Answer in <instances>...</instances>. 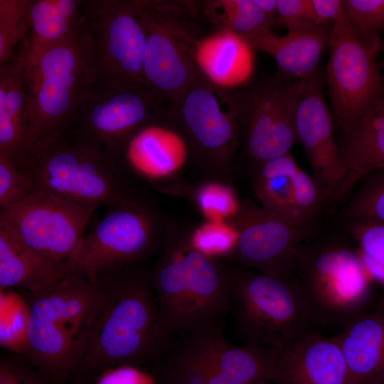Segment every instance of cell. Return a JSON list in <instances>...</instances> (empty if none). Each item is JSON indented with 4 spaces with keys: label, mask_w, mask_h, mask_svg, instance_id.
I'll use <instances>...</instances> for the list:
<instances>
[{
    "label": "cell",
    "mask_w": 384,
    "mask_h": 384,
    "mask_svg": "<svg viewBox=\"0 0 384 384\" xmlns=\"http://www.w3.org/2000/svg\"><path fill=\"white\" fill-rule=\"evenodd\" d=\"M192 4L137 0L136 14L146 36L144 83L169 106L203 80L194 57L199 36L192 21Z\"/></svg>",
    "instance_id": "7"
},
{
    "label": "cell",
    "mask_w": 384,
    "mask_h": 384,
    "mask_svg": "<svg viewBox=\"0 0 384 384\" xmlns=\"http://www.w3.org/2000/svg\"><path fill=\"white\" fill-rule=\"evenodd\" d=\"M344 356L351 384H370L384 373V309L363 312L333 337Z\"/></svg>",
    "instance_id": "23"
},
{
    "label": "cell",
    "mask_w": 384,
    "mask_h": 384,
    "mask_svg": "<svg viewBox=\"0 0 384 384\" xmlns=\"http://www.w3.org/2000/svg\"><path fill=\"white\" fill-rule=\"evenodd\" d=\"M370 384H384V373H383L380 376H379L377 379H375Z\"/></svg>",
    "instance_id": "44"
},
{
    "label": "cell",
    "mask_w": 384,
    "mask_h": 384,
    "mask_svg": "<svg viewBox=\"0 0 384 384\" xmlns=\"http://www.w3.org/2000/svg\"><path fill=\"white\" fill-rule=\"evenodd\" d=\"M254 50L238 34L220 28L199 37L195 62L208 83L223 90L236 91L244 87L252 75Z\"/></svg>",
    "instance_id": "22"
},
{
    "label": "cell",
    "mask_w": 384,
    "mask_h": 384,
    "mask_svg": "<svg viewBox=\"0 0 384 384\" xmlns=\"http://www.w3.org/2000/svg\"><path fill=\"white\" fill-rule=\"evenodd\" d=\"M134 266L102 276L97 315L75 370L95 378L161 358L171 338L159 314L151 274Z\"/></svg>",
    "instance_id": "1"
},
{
    "label": "cell",
    "mask_w": 384,
    "mask_h": 384,
    "mask_svg": "<svg viewBox=\"0 0 384 384\" xmlns=\"http://www.w3.org/2000/svg\"><path fill=\"white\" fill-rule=\"evenodd\" d=\"M137 0L83 1L84 16L97 48L96 85H144L146 33L137 14Z\"/></svg>",
    "instance_id": "13"
},
{
    "label": "cell",
    "mask_w": 384,
    "mask_h": 384,
    "mask_svg": "<svg viewBox=\"0 0 384 384\" xmlns=\"http://www.w3.org/2000/svg\"><path fill=\"white\" fill-rule=\"evenodd\" d=\"M263 13L275 23L277 17V0H255Z\"/></svg>",
    "instance_id": "43"
},
{
    "label": "cell",
    "mask_w": 384,
    "mask_h": 384,
    "mask_svg": "<svg viewBox=\"0 0 384 384\" xmlns=\"http://www.w3.org/2000/svg\"><path fill=\"white\" fill-rule=\"evenodd\" d=\"M21 52L0 66V154L14 162L21 155L27 130V92Z\"/></svg>",
    "instance_id": "26"
},
{
    "label": "cell",
    "mask_w": 384,
    "mask_h": 384,
    "mask_svg": "<svg viewBox=\"0 0 384 384\" xmlns=\"http://www.w3.org/2000/svg\"><path fill=\"white\" fill-rule=\"evenodd\" d=\"M333 25L297 21L284 26L287 32L284 36H277L271 31L238 35L252 49L274 58L277 75L287 80H302L318 68L320 58L329 48Z\"/></svg>",
    "instance_id": "21"
},
{
    "label": "cell",
    "mask_w": 384,
    "mask_h": 384,
    "mask_svg": "<svg viewBox=\"0 0 384 384\" xmlns=\"http://www.w3.org/2000/svg\"><path fill=\"white\" fill-rule=\"evenodd\" d=\"M351 233L358 245L359 252L384 270V222L352 220Z\"/></svg>",
    "instance_id": "38"
},
{
    "label": "cell",
    "mask_w": 384,
    "mask_h": 384,
    "mask_svg": "<svg viewBox=\"0 0 384 384\" xmlns=\"http://www.w3.org/2000/svg\"><path fill=\"white\" fill-rule=\"evenodd\" d=\"M33 0H0V65L13 56L16 44L31 31Z\"/></svg>",
    "instance_id": "31"
},
{
    "label": "cell",
    "mask_w": 384,
    "mask_h": 384,
    "mask_svg": "<svg viewBox=\"0 0 384 384\" xmlns=\"http://www.w3.org/2000/svg\"><path fill=\"white\" fill-rule=\"evenodd\" d=\"M324 82L319 68L304 78L296 131L325 201H334L344 197L347 171L335 143L333 117L323 95Z\"/></svg>",
    "instance_id": "17"
},
{
    "label": "cell",
    "mask_w": 384,
    "mask_h": 384,
    "mask_svg": "<svg viewBox=\"0 0 384 384\" xmlns=\"http://www.w3.org/2000/svg\"><path fill=\"white\" fill-rule=\"evenodd\" d=\"M228 222L237 231L230 258L242 267L267 275L279 278L294 276V257L306 229L252 206L242 205Z\"/></svg>",
    "instance_id": "16"
},
{
    "label": "cell",
    "mask_w": 384,
    "mask_h": 384,
    "mask_svg": "<svg viewBox=\"0 0 384 384\" xmlns=\"http://www.w3.org/2000/svg\"><path fill=\"white\" fill-rule=\"evenodd\" d=\"M235 331L246 346L280 348L324 325L296 276L230 268Z\"/></svg>",
    "instance_id": "5"
},
{
    "label": "cell",
    "mask_w": 384,
    "mask_h": 384,
    "mask_svg": "<svg viewBox=\"0 0 384 384\" xmlns=\"http://www.w3.org/2000/svg\"><path fill=\"white\" fill-rule=\"evenodd\" d=\"M193 200L207 220L229 221L239 212L241 204L231 186L208 181L193 191Z\"/></svg>",
    "instance_id": "32"
},
{
    "label": "cell",
    "mask_w": 384,
    "mask_h": 384,
    "mask_svg": "<svg viewBox=\"0 0 384 384\" xmlns=\"http://www.w3.org/2000/svg\"><path fill=\"white\" fill-rule=\"evenodd\" d=\"M95 384H156L155 379L138 367L122 366L103 371Z\"/></svg>",
    "instance_id": "41"
},
{
    "label": "cell",
    "mask_w": 384,
    "mask_h": 384,
    "mask_svg": "<svg viewBox=\"0 0 384 384\" xmlns=\"http://www.w3.org/2000/svg\"><path fill=\"white\" fill-rule=\"evenodd\" d=\"M294 272L324 325L343 327L365 312L371 277L358 250L335 242L302 243Z\"/></svg>",
    "instance_id": "8"
},
{
    "label": "cell",
    "mask_w": 384,
    "mask_h": 384,
    "mask_svg": "<svg viewBox=\"0 0 384 384\" xmlns=\"http://www.w3.org/2000/svg\"><path fill=\"white\" fill-rule=\"evenodd\" d=\"M102 292V277L78 272L36 291L19 290L29 314L22 356L48 384H60L75 370Z\"/></svg>",
    "instance_id": "3"
},
{
    "label": "cell",
    "mask_w": 384,
    "mask_h": 384,
    "mask_svg": "<svg viewBox=\"0 0 384 384\" xmlns=\"http://www.w3.org/2000/svg\"><path fill=\"white\" fill-rule=\"evenodd\" d=\"M68 261L57 262L28 247L0 223V287L33 292L73 273Z\"/></svg>",
    "instance_id": "24"
},
{
    "label": "cell",
    "mask_w": 384,
    "mask_h": 384,
    "mask_svg": "<svg viewBox=\"0 0 384 384\" xmlns=\"http://www.w3.org/2000/svg\"><path fill=\"white\" fill-rule=\"evenodd\" d=\"M378 306L384 309V295L381 298Z\"/></svg>",
    "instance_id": "46"
},
{
    "label": "cell",
    "mask_w": 384,
    "mask_h": 384,
    "mask_svg": "<svg viewBox=\"0 0 384 384\" xmlns=\"http://www.w3.org/2000/svg\"><path fill=\"white\" fill-rule=\"evenodd\" d=\"M36 190L86 208L139 201L128 189L119 159L84 139L58 142L14 162Z\"/></svg>",
    "instance_id": "6"
},
{
    "label": "cell",
    "mask_w": 384,
    "mask_h": 384,
    "mask_svg": "<svg viewBox=\"0 0 384 384\" xmlns=\"http://www.w3.org/2000/svg\"><path fill=\"white\" fill-rule=\"evenodd\" d=\"M274 384H351L337 342L318 332L275 348Z\"/></svg>",
    "instance_id": "20"
},
{
    "label": "cell",
    "mask_w": 384,
    "mask_h": 384,
    "mask_svg": "<svg viewBox=\"0 0 384 384\" xmlns=\"http://www.w3.org/2000/svg\"><path fill=\"white\" fill-rule=\"evenodd\" d=\"M237 240V231L228 221L207 220L186 238L188 242L205 255L218 260L230 258Z\"/></svg>",
    "instance_id": "33"
},
{
    "label": "cell",
    "mask_w": 384,
    "mask_h": 384,
    "mask_svg": "<svg viewBox=\"0 0 384 384\" xmlns=\"http://www.w3.org/2000/svg\"><path fill=\"white\" fill-rule=\"evenodd\" d=\"M378 65L380 70L384 68V55L378 60Z\"/></svg>",
    "instance_id": "45"
},
{
    "label": "cell",
    "mask_w": 384,
    "mask_h": 384,
    "mask_svg": "<svg viewBox=\"0 0 384 384\" xmlns=\"http://www.w3.org/2000/svg\"><path fill=\"white\" fill-rule=\"evenodd\" d=\"M346 208L350 220L372 219L384 222V171L366 175Z\"/></svg>",
    "instance_id": "34"
},
{
    "label": "cell",
    "mask_w": 384,
    "mask_h": 384,
    "mask_svg": "<svg viewBox=\"0 0 384 384\" xmlns=\"http://www.w3.org/2000/svg\"><path fill=\"white\" fill-rule=\"evenodd\" d=\"M35 191L32 182L14 161L0 154V208L16 204Z\"/></svg>",
    "instance_id": "37"
},
{
    "label": "cell",
    "mask_w": 384,
    "mask_h": 384,
    "mask_svg": "<svg viewBox=\"0 0 384 384\" xmlns=\"http://www.w3.org/2000/svg\"><path fill=\"white\" fill-rule=\"evenodd\" d=\"M316 25H331L343 10V1L311 0Z\"/></svg>",
    "instance_id": "42"
},
{
    "label": "cell",
    "mask_w": 384,
    "mask_h": 384,
    "mask_svg": "<svg viewBox=\"0 0 384 384\" xmlns=\"http://www.w3.org/2000/svg\"><path fill=\"white\" fill-rule=\"evenodd\" d=\"M201 9L206 20L216 28H225L239 35L257 34L275 26L255 0L203 1Z\"/></svg>",
    "instance_id": "29"
},
{
    "label": "cell",
    "mask_w": 384,
    "mask_h": 384,
    "mask_svg": "<svg viewBox=\"0 0 384 384\" xmlns=\"http://www.w3.org/2000/svg\"><path fill=\"white\" fill-rule=\"evenodd\" d=\"M222 324L221 319L176 336L172 343L233 379L246 384H274L275 348L233 345L224 337Z\"/></svg>",
    "instance_id": "18"
},
{
    "label": "cell",
    "mask_w": 384,
    "mask_h": 384,
    "mask_svg": "<svg viewBox=\"0 0 384 384\" xmlns=\"http://www.w3.org/2000/svg\"><path fill=\"white\" fill-rule=\"evenodd\" d=\"M293 201L298 219L306 228L325 201L316 181L299 166L294 177Z\"/></svg>",
    "instance_id": "36"
},
{
    "label": "cell",
    "mask_w": 384,
    "mask_h": 384,
    "mask_svg": "<svg viewBox=\"0 0 384 384\" xmlns=\"http://www.w3.org/2000/svg\"><path fill=\"white\" fill-rule=\"evenodd\" d=\"M170 107L145 85L121 87L95 85L74 119H78L80 139L97 144L119 159L129 137Z\"/></svg>",
    "instance_id": "15"
},
{
    "label": "cell",
    "mask_w": 384,
    "mask_h": 384,
    "mask_svg": "<svg viewBox=\"0 0 384 384\" xmlns=\"http://www.w3.org/2000/svg\"><path fill=\"white\" fill-rule=\"evenodd\" d=\"M95 210L36 190L22 201L0 208V223L42 256L63 262L85 235Z\"/></svg>",
    "instance_id": "14"
},
{
    "label": "cell",
    "mask_w": 384,
    "mask_h": 384,
    "mask_svg": "<svg viewBox=\"0 0 384 384\" xmlns=\"http://www.w3.org/2000/svg\"><path fill=\"white\" fill-rule=\"evenodd\" d=\"M383 41L361 37L344 10L334 23L326 66L332 117L342 136L384 93V83L376 57Z\"/></svg>",
    "instance_id": "10"
},
{
    "label": "cell",
    "mask_w": 384,
    "mask_h": 384,
    "mask_svg": "<svg viewBox=\"0 0 384 384\" xmlns=\"http://www.w3.org/2000/svg\"><path fill=\"white\" fill-rule=\"evenodd\" d=\"M171 112L188 143L191 159L216 171L230 168L240 145L236 91L218 89L203 79L171 106Z\"/></svg>",
    "instance_id": "11"
},
{
    "label": "cell",
    "mask_w": 384,
    "mask_h": 384,
    "mask_svg": "<svg viewBox=\"0 0 384 384\" xmlns=\"http://www.w3.org/2000/svg\"><path fill=\"white\" fill-rule=\"evenodd\" d=\"M24 80L27 130L19 158L60 141L95 84L96 43L84 15L67 38L24 67Z\"/></svg>",
    "instance_id": "2"
},
{
    "label": "cell",
    "mask_w": 384,
    "mask_h": 384,
    "mask_svg": "<svg viewBox=\"0 0 384 384\" xmlns=\"http://www.w3.org/2000/svg\"><path fill=\"white\" fill-rule=\"evenodd\" d=\"M304 80L278 75L236 90L240 120V145L254 166L290 152L298 142L296 114Z\"/></svg>",
    "instance_id": "12"
},
{
    "label": "cell",
    "mask_w": 384,
    "mask_h": 384,
    "mask_svg": "<svg viewBox=\"0 0 384 384\" xmlns=\"http://www.w3.org/2000/svg\"><path fill=\"white\" fill-rule=\"evenodd\" d=\"M297 21L316 24L311 0H278L275 26Z\"/></svg>",
    "instance_id": "40"
},
{
    "label": "cell",
    "mask_w": 384,
    "mask_h": 384,
    "mask_svg": "<svg viewBox=\"0 0 384 384\" xmlns=\"http://www.w3.org/2000/svg\"><path fill=\"white\" fill-rule=\"evenodd\" d=\"M298 167L290 152L267 161L255 171L252 186L263 209L306 229L294 207V177Z\"/></svg>",
    "instance_id": "28"
},
{
    "label": "cell",
    "mask_w": 384,
    "mask_h": 384,
    "mask_svg": "<svg viewBox=\"0 0 384 384\" xmlns=\"http://www.w3.org/2000/svg\"><path fill=\"white\" fill-rule=\"evenodd\" d=\"M344 12L357 33L373 41L384 34V0H344Z\"/></svg>",
    "instance_id": "35"
},
{
    "label": "cell",
    "mask_w": 384,
    "mask_h": 384,
    "mask_svg": "<svg viewBox=\"0 0 384 384\" xmlns=\"http://www.w3.org/2000/svg\"><path fill=\"white\" fill-rule=\"evenodd\" d=\"M0 384H48L23 358H1Z\"/></svg>",
    "instance_id": "39"
},
{
    "label": "cell",
    "mask_w": 384,
    "mask_h": 384,
    "mask_svg": "<svg viewBox=\"0 0 384 384\" xmlns=\"http://www.w3.org/2000/svg\"><path fill=\"white\" fill-rule=\"evenodd\" d=\"M171 109L139 128L121 150L119 158L145 180H169L191 159L188 143L174 122Z\"/></svg>",
    "instance_id": "19"
},
{
    "label": "cell",
    "mask_w": 384,
    "mask_h": 384,
    "mask_svg": "<svg viewBox=\"0 0 384 384\" xmlns=\"http://www.w3.org/2000/svg\"><path fill=\"white\" fill-rule=\"evenodd\" d=\"M338 147L347 171L344 196L368 174L384 171V93L343 135Z\"/></svg>",
    "instance_id": "25"
},
{
    "label": "cell",
    "mask_w": 384,
    "mask_h": 384,
    "mask_svg": "<svg viewBox=\"0 0 384 384\" xmlns=\"http://www.w3.org/2000/svg\"><path fill=\"white\" fill-rule=\"evenodd\" d=\"M0 343L2 347L23 355L28 346V309L19 292L0 290Z\"/></svg>",
    "instance_id": "30"
},
{
    "label": "cell",
    "mask_w": 384,
    "mask_h": 384,
    "mask_svg": "<svg viewBox=\"0 0 384 384\" xmlns=\"http://www.w3.org/2000/svg\"><path fill=\"white\" fill-rule=\"evenodd\" d=\"M166 238L151 279L168 336L183 335L214 324L231 309L230 268L186 240Z\"/></svg>",
    "instance_id": "4"
},
{
    "label": "cell",
    "mask_w": 384,
    "mask_h": 384,
    "mask_svg": "<svg viewBox=\"0 0 384 384\" xmlns=\"http://www.w3.org/2000/svg\"><path fill=\"white\" fill-rule=\"evenodd\" d=\"M155 209L134 201L111 206L78 242L67 260L71 268L98 278L132 267L154 248L161 233Z\"/></svg>",
    "instance_id": "9"
},
{
    "label": "cell",
    "mask_w": 384,
    "mask_h": 384,
    "mask_svg": "<svg viewBox=\"0 0 384 384\" xmlns=\"http://www.w3.org/2000/svg\"><path fill=\"white\" fill-rule=\"evenodd\" d=\"M82 4L76 0H33L31 31L21 50L25 67L71 34L81 18L79 8Z\"/></svg>",
    "instance_id": "27"
}]
</instances>
